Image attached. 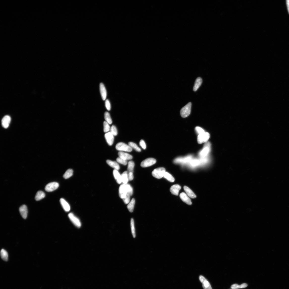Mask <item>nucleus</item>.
I'll return each instance as SVG.
<instances>
[{
  "label": "nucleus",
  "instance_id": "4be33fe9",
  "mask_svg": "<svg viewBox=\"0 0 289 289\" xmlns=\"http://www.w3.org/2000/svg\"><path fill=\"white\" fill-rule=\"evenodd\" d=\"M202 82V79L200 77H198L196 79L193 87V90L196 91L201 85Z\"/></svg>",
  "mask_w": 289,
  "mask_h": 289
},
{
  "label": "nucleus",
  "instance_id": "f8f14e48",
  "mask_svg": "<svg viewBox=\"0 0 289 289\" xmlns=\"http://www.w3.org/2000/svg\"><path fill=\"white\" fill-rule=\"evenodd\" d=\"M105 137L107 143L109 145L111 146L113 144L114 140V136L110 132L106 134Z\"/></svg>",
  "mask_w": 289,
  "mask_h": 289
},
{
  "label": "nucleus",
  "instance_id": "39448f33",
  "mask_svg": "<svg viewBox=\"0 0 289 289\" xmlns=\"http://www.w3.org/2000/svg\"><path fill=\"white\" fill-rule=\"evenodd\" d=\"M210 135L208 132H205L198 135L197 137V141L199 144L206 143L209 139Z\"/></svg>",
  "mask_w": 289,
  "mask_h": 289
},
{
  "label": "nucleus",
  "instance_id": "37998d69",
  "mask_svg": "<svg viewBox=\"0 0 289 289\" xmlns=\"http://www.w3.org/2000/svg\"><path fill=\"white\" fill-rule=\"evenodd\" d=\"M128 174L129 181L132 180L134 178L133 173L132 172H128Z\"/></svg>",
  "mask_w": 289,
  "mask_h": 289
},
{
  "label": "nucleus",
  "instance_id": "dca6fc26",
  "mask_svg": "<svg viewBox=\"0 0 289 289\" xmlns=\"http://www.w3.org/2000/svg\"><path fill=\"white\" fill-rule=\"evenodd\" d=\"M181 189V187L178 184H175L171 187L170 191L172 195L177 196L179 195V192Z\"/></svg>",
  "mask_w": 289,
  "mask_h": 289
},
{
  "label": "nucleus",
  "instance_id": "72a5a7b5",
  "mask_svg": "<svg viewBox=\"0 0 289 289\" xmlns=\"http://www.w3.org/2000/svg\"><path fill=\"white\" fill-rule=\"evenodd\" d=\"M104 116L106 121L109 124H111L112 123V120L110 115L108 112H106L105 113Z\"/></svg>",
  "mask_w": 289,
  "mask_h": 289
},
{
  "label": "nucleus",
  "instance_id": "9b49d317",
  "mask_svg": "<svg viewBox=\"0 0 289 289\" xmlns=\"http://www.w3.org/2000/svg\"><path fill=\"white\" fill-rule=\"evenodd\" d=\"M11 118L9 116L6 115L3 118L2 123L3 127L7 129L9 126L11 121Z\"/></svg>",
  "mask_w": 289,
  "mask_h": 289
},
{
  "label": "nucleus",
  "instance_id": "cd10ccee",
  "mask_svg": "<svg viewBox=\"0 0 289 289\" xmlns=\"http://www.w3.org/2000/svg\"><path fill=\"white\" fill-rule=\"evenodd\" d=\"M135 166L134 162L133 161H131L129 162L127 169L128 173L132 172V173H133L134 169Z\"/></svg>",
  "mask_w": 289,
  "mask_h": 289
},
{
  "label": "nucleus",
  "instance_id": "1a4fd4ad",
  "mask_svg": "<svg viewBox=\"0 0 289 289\" xmlns=\"http://www.w3.org/2000/svg\"><path fill=\"white\" fill-rule=\"evenodd\" d=\"M210 144L209 143L205 144L204 147L199 153L200 156L204 157L207 156L210 151Z\"/></svg>",
  "mask_w": 289,
  "mask_h": 289
},
{
  "label": "nucleus",
  "instance_id": "4468645a",
  "mask_svg": "<svg viewBox=\"0 0 289 289\" xmlns=\"http://www.w3.org/2000/svg\"><path fill=\"white\" fill-rule=\"evenodd\" d=\"M180 197L181 199L185 203L189 205L192 204L191 199L186 194L183 192L181 193L180 194Z\"/></svg>",
  "mask_w": 289,
  "mask_h": 289
},
{
  "label": "nucleus",
  "instance_id": "aec40b11",
  "mask_svg": "<svg viewBox=\"0 0 289 289\" xmlns=\"http://www.w3.org/2000/svg\"><path fill=\"white\" fill-rule=\"evenodd\" d=\"M184 190L186 192L187 195L189 197L192 198H195L196 197V196L195 194L187 186H184Z\"/></svg>",
  "mask_w": 289,
  "mask_h": 289
},
{
  "label": "nucleus",
  "instance_id": "ea45409f",
  "mask_svg": "<svg viewBox=\"0 0 289 289\" xmlns=\"http://www.w3.org/2000/svg\"><path fill=\"white\" fill-rule=\"evenodd\" d=\"M105 106L107 109L108 111H110L111 109V105L110 102L108 100H106L105 102Z\"/></svg>",
  "mask_w": 289,
  "mask_h": 289
},
{
  "label": "nucleus",
  "instance_id": "4c0bfd02",
  "mask_svg": "<svg viewBox=\"0 0 289 289\" xmlns=\"http://www.w3.org/2000/svg\"><path fill=\"white\" fill-rule=\"evenodd\" d=\"M116 160L117 162L121 164L124 166L127 165V161L125 160L124 159L121 158L119 157L117 158L116 159Z\"/></svg>",
  "mask_w": 289,
  "mask_h": 289
},
{
  "label": "nucleus",
  "instance_id": "20e7f679",
  "mask_svg": "<svg viewBox=\"0 0 289 289\" xmlns=\"http://www.w3.org/2000/svg\"><path fill=\"white\" fill-rule=\"evenodd\" d=\"M116 150L120 151H124L131 152L132 150V148L129 145L120 142L116 145L115 147Z\"/></svg>",
  "mask_w": 289,
  "mask_h": 289
},
{
  "label": "nucleus",
  "instance_id": "6e6552de",
  "mask_svg": "<svg viewBox=\"0 0 289 289\" xmlns=\"http://www.w3.org/2000/svg\"><path fill=\"white\" fill-rule=\"evenodd\" d=\"M59 186V184L56 182H52L47 184L45 186V190L47 192H51L57 189Z\"/></svg>",
  "mask_w": 289,
  "mask_h": 289
},
{
  "label": "nucleus",
  "instance_id": "393cba45",
  "mask_svg": "<svg viewBox=\"0 0 289 289\" xmlns=\"http://www.w3.org/2000/svg\"><path fill=\"white\" fill-rule=\"evenodd\" d=\"M45 194L44 192L42 191H39L36 194L35 199L37 201H40L45 198Z\"/></svg>",
  "mask_w": 289,
  "mask_h": 289
},
{
  "label": "nucleus",
  "instance_id": "c85d7f7f",
  "mask_svg": "<svg viewBox=\"0 0 289 289\" xmlns=\"http://www.w3.org/2000/svg\"><path fill=\"white\" fill-rule=\"evenodd\" d=\"M131 226L132 235L133 238H135L136 237V233L134 220L133 218H131Z\"/></svg>",
  "mask_w": 289,
  "mask_h": 289
},
{
  "label": "nucleus",
  "instance_id": "c9c22d12",
  "mask_svg": "<svg viewBox=\"0 0 289 289\" xmlns=\"http://www.w3.org/2000/svg\"><path fill=\"white\" fill-rule=\"evenodd\" d=\"M110 132L114 136H117L118 134V131L117 128L114 125L112 126L110 128Z\"/></svg>",
  "mask_w": 289,
  "mask_h": 289
},
{
  "label": "nucleus",
  "instance_id": "a878e982",
  "mask_svg": "<svg viewBox=\"0 0 289 289\" xmlns=\"http://www.w3.org/2000/svg\"><path fill=\"white\" fill-rule=\"evenodd\" d=\"M122 182L124 184H127L129 181L128 172L125 171L121 175Z\"/></svg>",
  "mask_w": 289,
  "mask_h": 289
},
{
  "label": "nucleus",
  "instance_id": "6ab92c4d",
  "mask_svg": "<svg viewBox=\"0 0 289 289\" xmlns=\"http://www.w3.org/2000/svg\"><path fill=\"white\" fill-rule=\"evenodd\" d=\"M114 176L116 182L120 184L122 182L121 176L118 170H114L113 171Z\"/></svg>",
  "mask_w": 289,
  "mask_h": 289
},
{
  "label": "nucleus",
  "instance_id": "b1692460",
  "mask_svg": "<svg viewBox=\"0 0 289 289\" xmlns=\"http://www.w3.org/2000/svg\"><path fill=\"white\" fill-rule=\"evenodd\" d=\"M135 200L134 198H133L131 201L129 203L127 206V208L131 212H133L135 204Z\"/></svg>",
  "mask_w": 289,
  "mask_h": 289
},
{
  "label": "nucleus",
  "instance_id": "a19ab883",
  "mask_svg": "<svg viewBox=\"0 0 289 289\" xmlns=\"http://www.w3.org/2000/svg\"><path fill=\"white\" fill-rule=\"evenodd\" d=\"M139 144L141 147L144 149L146 148V145L145 141L143 140H141Z\"/></svg>",
  "mask_w": 289,
  "mask_h": 289
},
{
  "label": "nucleus",
  "instance_id": "f704fd0d",
  "mask_svg": "<svg viewBox=\"0 0 289 289\" xmlns=\"http://www.w3.org/2000/svg\"><path fill=\"white\" fill-rule=\"evenodd\" d=\"M109 124L106 121L103 123V126H104V131L105 133H107L109 132L110 130V128Z\"/></svg>",
  "mask_w": 289,
  "mask_h": 289
},
{
  "label": "nucleus",
  "instance_id": "9d476101",
  "mask_svg": "<svg viewBox=\"0 0 289 289\" xmlns=\"http://www.w3.org/2000/svg\"><path fill=\"white\" fill-rule=\"evenodd\" d=\"M199 279L202 283V287L204 289H212L209 282L203 276H200Z\"/></svg>",
  "mask_w": 289,
  "mask_h": 289
},
{
  "label": "nucleus",
  "instance_id": "a211bd4d",
  "mask_svg": "<svg viewBox=\"0 0 289 289\" xmlns=\"http://www.w3.org/2000/svg\"><path fill=\"white\" fill-rule=\"evenodd\" d=\"M60 202L63 209L66 212H68L70 210V206L67 202L63 198L60 199Z\"/></svg>",
  "mask_w": 289,
  "mask_h": 289
},
{
  "label": "nucleus",
  "instance_id": "bb28decb",
  "mask_svg": "<svg viewBox=\"0 0 289 289\" xmlns=\"http://www.w3.org/2000/svg\"><path fill=\"white\" fill-rule=\"evenodd\" d=\"M1 256L4 261H7L8 260V254L5 249H2L1 252Z\"/></svg>",
  "mask_w": 289,
  "mask_h": 289
},
{
  "label": "nucleus",
  "instance_id": "412c9836",
  "mask_svg": "<svg viewBox=\"0 0 289 289\" xmlns=\"http://www.w3.org/2000/svg\"><path fill=\"white\" fill-rule=\"evenodd\" d=\"M107 163L111 167L113 168L114 170H118L120 168L117 162L110 160L106 161Z\"/></svg>",
  "mask_w": 289,
  "mask_h": 289
},
{
  "label": "nucleus",
  "instance_id": "423d86ee",
  "mask_svg": "<svg viewBox=\"0 0 289 289\" xmlns=\"http://www.w3.org/2000/svg\"><path fill=\"white\" fill-rule=\"evenodd\" d=\"M156 162V160L154 158H148L145 159L141 163V166L143 168L148 167L154 165Z\"/></svg>",
  "mask_w": 289,
  "mask_h": 289
},
{
  "label": "nucleus",
  "instance_id": "ddd939ff",
  "mask_svg": "<svg viewBox=\"0 0 289 289\" xmlns=\"http://www.w3.org/2000/svg\"><path fill=\"white\" fill-rule=\"evenodd\" d=\"M19 211L21 216L24 219H26L28 214V210L27 206L25 205L21 206L19 208Z\"/></svg>",
  "mask_w": 289,
  "mask_h": 289
},
{
  "label": "nucleus",
  "instance_id": "c03bdc74",
  "mask_svg": "<svg viewBox=\"0 0 289 289\" xmlns=\"http://www.w3.org/2000/svg\"><path fill=\"white\" fill-rule=\"evenodd\" d=\"M286 4L287 6L288 11L289 14V0H286Z\"/></svg>",
  "mask_w": 289,
  "mask_h": 289
},
{
  "label": "nucleus",
  "instance_id": "7ed1b4c3",
  "mask_svg": "<svg viewBox=\"0 0 289 289\" xmlns=\"http://www.w3.org/2000/svg\"><path fill=\"white\" fill-rule=\"evenodd\" d=\"M166 172L165 168L160 167L154 169L152 172V174L154 177L160 179L164 177Z\"/></svg>",
  "mask_w": 289,
  "mask_h": 289
},
{
  "label": "nucleus",
  "instance_id": "58836bf2",
  "mask_svg": "<svg viewBox=\"0 0 289 289\" xmlns=\"http://www.w3.org/2000/svg\"><path fill=\"white\" fill-rule=\"evenodd\" d=\"M195 130L198 135L202 134L205 132L203 129L199 127H196L195 128Z\"/></svg>",
  "mask_w": 289,
  "mask_h": 289
},
{
  "label": "nucleus",
  "instance_id": "473e14b6",
  "mask_svg": "<svg viewBox=\"0 0 289 289\" xmlns=\"http://www.w3.org/2000/svg\"><path fill=\"white\" fill-rule=\"evenodd\" d=\"M128 145L130 146L132 148L134 149L137 151L140 152L141 151V149L135 143L132 142H130L128 143Z\"/></svg>",
  "mask_w": 289,
  "mask_h": 289
},
{
  "label": "nucleus",
  "instance_id": "c756f323",
  "mask_svg": "<svg viewBox=\"0 0 289 289\" xmlns=\"http://www.w3.org/2000/svg\"><path fill=\"white\" fill-rule=\"evenodd\" d=\"M73 174V171L71 169L67 170L63 175V177L66 179H68L72 176Z\"/></svg>",
  "mask_w": 289,
  "mask_h": 289
},
{
  "label": "nucleus",
  "instance_id": "f03ea898",
  "mask_svg": "<svg viewBox=\"0 0 289 289\" xmlns=\"http://www.w3.org/2000/svg\"><path fill=\"white\" fill-rule=\"evenodd\" d=\"M191 105V103L189 102L181 109L180 113L182 117L186 118L190 114Z\"/></svg>",
  "mask_w": 289,
  "mask_h": 289
},
{
  "label": "nucleus",
  "instance_id": "f257e3e1",
  "mask_svg": "<svg viewBox=\"0 0 289 289\" xmlns=\"http://www.w3.org/2000/svg\"><path fill=\"white\" fill-rule=\"evenodd\" d=\"M119 195L121 199L126 196L127 194H130L131 196L133 194V188L129 184H123L120 185L119 188Z\"/></svg>",
  "mask_w": 289,
  "mask_h": 289
},
{
  "label": "nucleus",
  "instance_id": "2eb2a0df",
  "mask_svg": "<svg viewBox=\"0 0 289 289\" xmlns=\"http://www.w3.org/2000/svg\"><path fill=\"white\" fill-rule=\"evenodd\" d=\"M100 90L101 95L103 101L106 100L107 97V92L104 84L101 83L100 84Z\"/></svg>",
  "mask_w": 289,
  "mask_h": 289
},
{
  "label": "nucleus",
  "instance_id": "f3484780",
  "mask_svg": "<svg viewBox=\"0 0 289 289\" xmlns=\"http://www.w3.org/2000/svg\"><path fill=\"white\" fill-rule=\"evenodd\" d=\"M118 155L119 157L126 161L130 160L133 158L132 155L123 152H119L118 153Z\"/></svg>",
  "mask_w": 289,
  "mask_h": 289
},
{
  "label": "nucleus",
  "instance_id": "5701e85b",
  "mask_svg": "<svg viewBox=\"0 0 289 289\" xmlns=\"http://www.w3.org/2000/svg\"><path fill=\"white\" fill-rule=\"evenodd\" d=\"M191 156L187 157L185 158H179L176 159L174 160V162L176 163H184L191 161Z\"/></svg>",
  "mask_w": 289,
  "mask_h": 289
},
{
  "label": "nucleus",
  "instance_id": "7c9ffc66",
  "mask_svg": "<svg viewBox=\"0 0 289 289\" xmlns=\"http://www.w3.org/2000/svg\"><path fill=\"white\" fill-rule=\"evenodd\" d=\"M164 177L171 182H174L175 179L168 172H165Z\"/></svg>",
  "mask_w": 289,
  "mask_h": 289
},
{
  "label": "nucleus",
  "instance_id": "e433bc0d",
  "mask_svg": "<svg viewBox=\"0 0 289 289\" xmlns=\"http://www.w3.org/2000/svg\"><path fill=\"white\" fill-rule=\"evenodd\" d=\"M130 196H131L130 194H127L126 196L123 199V201L125 204H127L130 202Z\"/></svg>",
  "mask_w": 289,
  "mask_h": 289
},
{
  "label": "nucleus",
  "instance_id": "79ce46f5",
  "mask_svg": "<svg viewBox=\"0 0 289 289\" xmlns=\"http://www.w3.org/2000/svg\"><path fill=\"white\" fill-rule=\"evenodd\" d=\"M199 161L198 160H193L190 161V164L192 166H197L199 164Z\"/></svg>",
  "mask_w": 289,
  "mask_h": 289
},
{
  "label": "nucleus",
  "instance_id": "0eeeda50",
  "mask_svg": "<svg viewBox=\"0 0 289 289\" xmlns=\"http://www.w3.org/2000/svg\"><path fill=\"white\" fill-rule=\"evenodd\" d=\"M68 217L71 221L77 227L80 228L81 226V223L80 219L72 213L68 214Z\"/></svg>",
  "mask_w": 289,
  "mask_h": 289
},
{
  "label": "nucleus",
  "instance_id": "a18cd8bd",
  "mask_svg": "<svg viewBox=\"0 0 289 289\" xmlns=\"http://www.w3.org/2000/svg\"></svg>",
  "mask_w": 289,
  "mask_h": 289
},
{
  "label": "nucleus",
  "instance_id": "2f4dec72",
  "mask_svg": "<svg viewBox=\"0 0 289 289\" xmlns=\"http://www.w3.org/2000/svg\"><path fill=\"white\" fill-rule=\"evenodd\" d=\"M248 286L247 284L246 283H244L239 285L238 284H233L231 287L232 289H236L239 288H243L247 287Z\"/></svg>",
  "mask_w": 289,
  "mask_h": 289
}]
</instances>
